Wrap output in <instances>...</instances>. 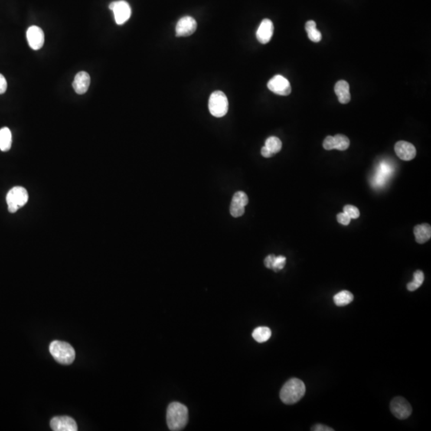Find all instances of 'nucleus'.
Returning <instances> with one entry per match:
<instances>
[{"label":"nucleus","instance_id":"29","mask_svg":"<svg viewBox=\"0 0 431 431\" xmlns=\"http://www.w3.org/2000/svg\"><path fill=\"white\" fill-rule=\"evenodd\" d=\"M275 259H276V256L273 254L269 255V256H267L265 259V265L267 269H272V266H273L274 261H275Z\"/></svg>","mask_w":431,"mask_h":431},{"label":"nucleus","instance_id":"8","mask_svg":"<svg viewBox=\"0 0 431 431\" xmlns=\"http://www.w3.org/2000/svg\"><path fill=\"white\" fill-rule=\"evenodd\" d=\"M268 88L274 93L281 96H288L292 91V87L288 79L279 74L270 79L268 83Z\"/></svg>","mask_w":431,"mask_h":431},{"label":"nucleus","instance_id":"24","mask_svg":"<svg viewBox=\"0 0 431 431\" xmlns=\"http://www.w3.org/2000/svg\"><path fill=\"white\" fill-rule=\"evenodd\" d=\"M334 138L335 142V148L340 151H344L348 148L350 145V140L347 137L343 135H336Z\"/></svg>","mask_w":431,"mask_h":431},{"label":"nucleus","instance_id":"5","mask_svg":"<svg viewBox=\"0 0 431 431\" xmlns=\"http://www.w3.org/2000/svg\"><path fill=\"white\" fill-rule=\"evenodd\" d=\"M209 109L216 118H222L228 113L229 101L224 93L218 90L212 93L209 100Z\"/></svg>","mask_w":431,"mask_h":431},{"label":"nucleus","instance_id":"14","mask_svg":"<svg viewBox=\"0 0 431 431\" xmlns=\"http://www.w3.org/2000/svg\"><path fill=\"white\" fill-rule=\"evenodd\" d=\"M395 151L398 157L403 161H410L416 156L415 147L411 143L404 141H400L396 144Z\"/></svg>","mask_w":431,"mask_h":431},{"label":"nucleus","instance_id":"12","mask_svg":"<svg viewBox=\"0 0 431 431\" xmlns=\"http://www.w3.org/2000/svg\"><path fill=\"white\" fill-rule=\"evenodd\" d=\"M27 38L28 44L33 50H40L44 44V32L40 27L31 26L27 31Z\"/></svg>","mask_w":431,"mask_h":431},{"label":"nucleus","instance_id":"22","mask_svg":"<svg viewBox=\"0 0 431 431\" xmlns=\"http://www.w3.org/2000/svg\"><path fill=\"white\" fill-rule=\"evenodd\" d=\"M423 281H424V274H423V272L420 270L416 271L414 273L413 280L406 285L408 291L414 292L415 290H417L423 284Z\"/></svg>","mask_w":431,"mask_h":431},{"label":"nucleus","instance_id":"16","mask_svg":"<svg viewBox=\"0 0 431 431\" xmlns=\"http://www.w3.org/2000/svg\"><path fill=\"white\" fill-rule=\"evenodd\" d=\"M335 92L340 103L347 104L351 100L350 86L346 81L340 80L337 82L335 86Z\"/></svg>","mask_w":431,"mask_h":431},{"label":"nucleus","instance_id":"30","mask_svg":"<svg viewBox=\"0 0 431 431\" xmlns=\"http://www.w3.org/2000/svg\"><path fill=\"white\" fill-rule=\"evenodd\" d=\"M7 89V83L5 77L0 73V95L5 93Z\"/></svg>","mask_w":431,"mask_h":431},{"label":"nucleus","instance_id":"25","mask_svg":"<svg viewBox=\"0 0 431 431\" xmlns=\"http://www.w3.org/2000/svg\"><path fill=\"white\" fill-rule=\"evenodd\" d=\"M344 213H346L351 219H357L360 217V213L358 208L351 204L344 206Z\"/></svg>","mask_w":431,"mask_h":431},{"label":"nucleus","instance_id":"1","mask_svg":"<svg viewBox=\"0 0 431 431\" xmlns=\"http://www.w3.org/2000/svg\"><path fill=\"white\" fill-rule=\"evenodd\" d=\"M166 420L170 430H181L188 422V408L177 402L170 403L167 409Z\"/></svg>","mask_w":431,"mask_h":431},{"label":"nucleus","instance_id":"4","mask_svg":"<svg viewBox=\"0 0 431 431\" xmlns=\"http://www.w3.org/2000/svg\"><path fill=\"white\" fill-rule=\"evenodd\" d=\"M28 197V193L24 187L16 186L11 189L7 195L8 211L11 213H16L20 208L27 204Z\"/></svg>","mask_w":431,"mask_h":431},{"label":"nucleus","instance_id":"21","mask_svg":"<svg viewBox=\"0 0 431 431\" xmlns=\"http://www.w3.org/2000/svg\"><path fill=\"white\" fill-rule=\"evenodd\" d=\"M272 331L267 327H258L252 332V337L258 343H265L270 339Z\"/></svg>","mask_w":431,"mask_h":431},{"label":"nucleus","instance_id":"7","mask_svg":"<svg viewBox=\"0 0 431 431\" xmlns=\"http://www.w3.org/2000/svg\"><path fill=\"white\" fill-rule=\"evenodd\" d=\"M390 410L395 417L399 419H406L412 413V407L406 399L396 397L390 403Z\"/></svg>","mask_w":431,"mask_h":431},{"label":"nucleus","instance_id":"32","mask_svg":"<svg viewBox=\"0 0 431 431\" xmlns=\"http://www.w3.org/2000/svg\"><path fill=\"white\" fill-rule=\"evenodd\" d=\"M261 154L263 157L265 158H269L272 157L274 155L270 151H269V148H266V147L264 146L263 148H261Z\"/></svg>","mask_w":431,"mask_h":431},{"label":"nucleus","instance_id":"27","mask_svg":"<svg viewBox=\"0 0 431 431\" xmlns=\"http://www.w3.org/2000/svg\"><path fill=\"white\" fill-rule=\"evenodd\" d=\"M323 146L325 148L326 151H332L335 149V142H334V138L331 136H328L324 139Z\"/></svg>","mask_w":431,"mask_h":431},{"label":"nucleus","instance_id":"3","mask_svg":"<svg viewBox=\"0 0 431 431\" xmlns=\"http://www.w3.org/2000/svg\"><path fill=\"white\" fill-rule=\"evenodd\" d=\"M50 354L58 363L69 365L76 360V351L70 344L66 342L54 340L49 347Z\"/></svg>","mask_w":431,"mask_h":431},{"label":"nucleus","instance_id":"20","mask_svg":"<svg viewBox=\"0 0 431 431\" xmlns=\"http://www.w3.org/2000/svg\"><path fill=\"white\" fill-rule=\"evenodd\" d=\"M353 299V294L348 291H342L334 296V303L338 307L347 306L352 302Z\"/></svg>","mask_w":431,"mask_h":431},{"label":"nucleus","instance_id":"26","mask_svg":"<svg viewBox=\"0 0 431 431\" xmlns=\"http://www.w3.org/2000/svg\"><path fill=\"white\" fill-rule=\"evenodd\" d=\"M286 264V257L284 256H276L275 261H274L273 266H272V270L275 272L284 269Z\"/></svg>","mask_w":431,"mask_h":431},{"label":"nucleus","instance_id":"28","mask_svg":"<svg viewBox=\"0 0 431 431\" xmlns=\"http://www.w3.org/2000/svg\"><path fill=\"white\" fill-rule=\"evenodd\" d=\"M351 219L346 213H339L337 215V220H338L339 223H340L341 224H344V226H348L350 224V222H351Z\"/></svg>","mask_w":431,"mask_h":431},{"label":"nucleus","instance_id":"18","mask_svg":"<svg viewBox=\"0 0 431 431\" xmlns=\"http://www.w3.org/2000/svg\"><path fill=\"white\" fill-rule=\"evenodd\" d=\"M12 136L9 128L4 127L0 129V149L3 152H7L11 148Z\"/></svg>","mask_w":431,"mask_h":431},{"label":"nucleus","instance_id":"10","mask_svg":"<svg viewBox=\"0 0 431 431\" xmlns=\"http://www.w3.org/2000/svg\"><path fill=\"white\" fill-rule=\"evenodd\" d=\"M197 24L193 17L184 16L177 22L176 25V36L187 37L192 35L197 30Z\"/></svg>","mask_w":431,"mask_h":431},{"label":"nucleus","instance_id":"6","mask_svg":"<svg viewBox=\"0 0 431 431\" xmlns=\"http://www.w3.org/2000/svg\"><path fill=\"white\" fill-rule=\"evenodd\" d=\"M109 9L115 14V22L118 25H122L129 20L131 16V7L129 4L123 0L111 3Z\"/></svg>","mask_w":431,"mask_h":431},{"label":"nucleus","instance_id":"9","mask_svg":"<svg viewBox=\"0 0 431 431\" xmlns=\"http://www.w3.org/2000/svg\"><path fill=\"white\" fill-rule=\"evenodd\" d=\"M249 203V198L245 192L238 191L235 193L230 205V213L233 217H240L243 216L245 211V206Z\"/></svg>","mask_w":431,"mask_h":431},{"label":"nucleus","instance_id":"13","mask_svg":"<svg viewBox=\"0 0 431 431\" xmlns=\"http://www.w3.org/2000/svg\"><path fill=\"white\" fill-rule=\"evenodd\" d=\"M274 32V26L272 22L269 18H265L259 24L256 31V38L262 44L270 42Z\"/></svg>","mask_w":431,"mask_h":431},{"label":"nucleus","instance_id":"23","mask_svg":"<svg viewBox=\"0 0 431 431\" xmlns=\"http://www.w3.org/2000/svg\"><path fill=\"white\" fill-rule=\"evenodd\" d=\"M265 146L269 148L272 154H277L282 148V142L276 137H270L266 140Z\"/></svg>","mask_w":431,"mask_h":431},{"label":"nucleus","instance_id":"17","mask_svg":"<svg viewBox=\"0 0 431 431\" xmlns=\"http://www.w3.org/2000/svg\"><path fill=\"white\" fill-rule=\"evenodd\" d=\"M416 241L419 243L427 242L431 237V227L428 224H419L414 229Z\"/></svg>","mask_w":431,"mask_h":431},{"label":"nucleus","instance_id":"15","mask_svg":"<svg viewBox=\"0 0 431 431\" xmlns=\"http://www.w3.org/2000/svg\"><path fill=\"white\" fill-rule=\"evenodd\" d=\"M73 90L78 95L86 93L90 85V76L85 71L79 72L73 82Z\"/></svg>","mask_w":431,"mask_h":431},{"label":"nucleus","instance_id":"31","mask_svg":"<svg viewBox=\"0 0 431 431\" xmlns=\"http://www.w3.org/2000/svg\"><path fill=\"white\" fill-rule=\"evenodd\" d=\"M311 430L314 431H333L334 429L332 428L328 427V426H324V425L317 424L311 428Z\"/></svg>","mask_w":431,"mask_h":431},{"label":"nucleus","instance_id":"19","mask_svg":"<svg viewBox=\"0 0 431 431\" xmlns=\"http://www.w3.org/2000/svg\"><path fill=\"white\" fill-rule=\"evenodd\" d=\"M305 30H306L308 34V38L311 41L314 42V43H318L322 40L321 31L317 30L316 24L313 20L307 22L306 25H305Z\"/></svg>","mask_w":431,"mask_h":431},{"label":"nucleus","instance_id":"11","mask_svg":"<svg viewBox=\"0 0 431 431\" xmlns=\"http://www.w3.org/2000/svg\"><path fill=\"white\" fill-rule=\"evenodd\" d=\"M50 427L54 431L78 430L77 423L69 416H57L50 420Z\"/></svg>","mask_w":431,"mask_h":431},{"label":"nucleus","instance_id":"2","mask_svg":"<svg viewBox=\"0 0 431 431\" xmlns=\"http://www.w3.org/2000/svg\"><path fill=\"white\" fill-rule=\"evenodd\" d=\"M305 392L306 386L304 382L293 378L284 385L279 393V397L285 404H295L304 397Z\"/></svg>","mask_w":431,"mask_h":431}]
</instances>
